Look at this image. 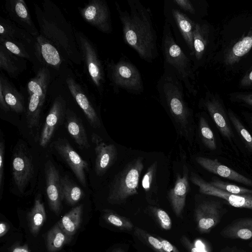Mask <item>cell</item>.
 Wrapping results in <instances>:
<instances>
[{
  "mask_svg": "<svg viewBox=\"0 0 252 252\" xmlns=\"http://www.w3.org/2000/svg\"><path fill=\"white\" fill-rule=\"evenodd\" d=\"M129 10H123L118 2L116 9L122 26L125 43L143 60L153 63L158 55L157 40L151 9L139 0H127Z\"/></svg>",
  "mask_w": 252,
  "mask_h": 252,
  "instance_id": "6da1fadb",
  "label": "cell"
},
{
  "mask_svg": "<svg viewBox=\"0 0 252 252\" xmlns=\"http://www.w3.org/2000/svg\"><path fill=\"white\" fill-rule=\"evenodd\" d=\"M184 86L170 66L163 64V72L156 88L160 103L189 141L192 133V112L186 100Z\"/></svg>",
  "mask_w": 252,
  "mask_h": 252,
  "instance_id": "7a4b0ae2",
  "label": "cell"
},
{
  "mask_svg": "<svg viewBox=\"0 0 252 252\" xmlns=\"http://www.w3.org/2000/svg\"><path fill=\"white\" fill-rule=\"evenodd\" d=\"M42 7L34 4L40 34L63 51L72 62L79 63L82 58L71 25L54 3L46 0Z\"/></svg>",
  "mask_w": 252,
  "mask_h": 252,
  "instance_id": "3957f363",
  "label": "cell"
},
{
  "mask_svg": "<svg viewBox=\"0 0 252 252\" xmlns=\"http://www.w3.org/2000/svg\"><path fill=\"white\" fill-rule=\"evenodd\" d=\"M161 50L163 64L173 69L189 94L195 95V74L192 62L177 43L171 27L164 21L162 32Z\"/></svg>",
  "mask_w": 252,
  "mask_h": 252,
  "instance_id": "277c9868",
  "label": "cell"
},
{
  "mask_svg": "<svg viewBox=\"0 0 252 252\" xmlns=\"http://www.w3.org/2000/svg\"><path fill=\"white\" fill-rule=\"evenodd\" d=\"M144 167V158L138 157L115 175L109 187V203L120 205L126 202L130 196L138 194L140 178Z\"/></svg>",
  "mask_w": 252,
  "mask_h": 252,
  "instance_id": "5b68a950",
  "label": "cell"
},
{
  "mask_svg": "<svg viewBox=\"0 0 252 252\" xmlns=\"http://www.w3.org/2000/svg\"><path fill=\"white\" fill-rule=\"evenodd\" d=\"M107 77L114 92L120 90L140 94L144 92L142 75L138 68L126 56H122L117 62L107 59L105 61Z\"/></svg>",
  "mask_w": 252,
  "mask_h": 252,
  "instance_id": "8992f818",
  "label": "cell"
},
{
  "mask_svg": "<svg viewBox=\"0 0 252 252\" xmlns=\"http://www.w3.org/2000/svg\"><path fill=\"white\" fill-rule=\"evenodd\" d=\"M165 21L170 25L177 43L190 57L193 55V35L196 22L180 10L172 0H165Z\"/></svg>",
  "mask_w": 252,
  "mask_h": 252,
  "instance_id": "52a82bcc",
  "label": "cell"
},
{
  "mask_svg": "<svg viewBox=\"0 0 252 252\" xmlns=\"http://www.w3.org/2000/svg\"><path fill=\"white\" fill-rule=\"evenodd\" d=\"M75 36L90 77L98 92L102 94L105 82V73L96 48L83 32H75Z\"/></svg>",
  "mask_w": 252,
  "mask_h": 252,
  "instance_id": "ba28073f",
  "label": "cell"
},
{
  "mask_svg": "<svg viewBox=\"0 0 252 252\" xmlns=\"http://www.w3.org/2000/svg\"><path fill=\"white\" fill-rule=\"evenodd\" d=\"M12 173L14 183L21 193H24L34 174L32 155L26 145L17 143L12 154Z\"/></svg>",
  "mask_w": 252,
  "mask_h": 252,
  "instance_id": "9c48e42d",
  "label": "cell"
},
{
  "mask_svg": "<svg viewBox=\"0 0 252 252\" xmlns=\"http://www.w3.org/2000/svg\"><path fill=\"white\" fill-rule=\"evenodd\" d=\"M83 19L100 32H112L113 28L111 14L107 2L104 0H90L79 8Z\"/></svg>",
  "mask_w": 252,
  "mask_h": 252,
  "instance_id": "30bf717a",
  "label": "cell"
},
{
  "mask_svg": "<svg viewBox=\"0 0 252 252\" xmlns=\"http://www.w3.org/2000/svg\"><path fill=\"white\" fill-rule=\"evenodd\" d=\"M52 147L67 163L81 184L86 187V172L89 171L88 162L81 157L65 138L57 139L52 142Z\"/></svg>",
  "mask_w": 252,
  "mask_h": 252,
  "instance_id": "8fae6325",
  "label": "cell"
},
{
  "mask_svg": "<svg viewBox=\"0 0 252 252\" xmlns=\"http://www.w3.org/2000/svg\"><path fill=\"white\" fill-rule=\"evenodd\" d=\"M190 180L203 194L222 198L234 207L252 210V194L240 195L227 192L212 186L194 173H191Z\"/></svg>",
  "mask_w": 252,
  "mask_h": 252,
  "instance_id": "7c38bea8",
  "label": "cell"
},
{
  "mask_svg": "<svg viewBox=\"0 0 252 252\" xmlns=\"http://www.w3.org/2000/svg\"><path fill=\"white\" fill-rule=\"evenodd\" d=\"M66 102L61 96L54 100L46 118L44 126L39 138V144L43 148L50 142L57 127L65 119Z\"/></svg>",
  "mask_w": 252,
  "mask_h": 252,
  "instance_id": "4fadbf2b",
  "label": "cell"
},
{
  "mask_svg": "<svg viewBox=\"0 0 252 252\" xmlns=\"http://www.w3.org/2000/svg\"><path fill=\"white\" fill-rule=\"evenodd\" d=\"M92 142L95 145L94 171L98 176H103L117 160L118 151L113 144H107L96 133L92 134Z\"/></svg>",
  "mask_w": 252,
  "mask_h": 252,
  "instance_id": "5bb4252c",
  "label": "cell"
},
{
  "mask_svg": "<svg viewBox=\"0 0 252 252\" xmlns=\"http://www.w3.org/2000/svg\"><path fill=\"white\" fill-rule=\"evenodd\" d=\"M46 193L51 210L56 214H60L62 201L61 179L59 171L50 160L45 164Z\"/></svg>",
  "mask_w": 252,
  "mask_h": 252,
  "instance_id": "9a60e30c",
  "label": "cell"
},
{
  "mask_svg": "<svg viewBox=\"0 0 252 252\" xmlns=\"http://www.w3.org/2000/svg\"><path fill=\"white\" fill-rule=\"evenodd\" d=\"M6 12L13 22L35 37L39 33L31 17L29 8L24 0H7Z\"/></svg>",
  "mask_w": 252,
  "mask_h": 252,
  "instance_id": "2e32d148",
  "label": "cell"
},
{
  "mask_svg": "<svg viewBox=\"0 0 252 252\" xmlns=\"http://www.w3.org/2000/svg\"><path fill=\"white\" fill-rule=\"evenodd\" d=\"M66 83L71 94L83 111L90 125L94 128H100L99 117L81 86L70 77L66 78Z\"/></svg>",
  "mask_w": 252,
  "mask_h": 252,
  "instance_id": "e0dca14e",
  "label": "cell"
},
{
  "mask_svg": "<svg viewBox=\"0 0 252 252\" xmlns=\"http://www.w3.org/2000/svg\"><path fill=\"white\" fill-rule=\"evenodd\" d=\"M194 217L199 232H209L220 221V210L218 203L215 201L200 203L194 211Z\"/></svg>",
  "mask_w": 252,
  "mask_h": 252,
  "instance_id": "ac0fdd59",
  "label": "cell"
},
{
  "mask_svg": "<svg viewBox=\"0 0 252 252\" xmlns=\"http://www.w3.org/2000/svg\"><path fill=\"white\" fill-rule=\"evenodd\" d=\"M207 110L221 134L228 139L234 135L224 110L219 100L207 93L201 102Z\"/></svg>",
  "mask_w": 252,
  "mask_h": 252,
  "instance_id": "d6986e66",
  "label": "cell"
},
{
  "mask_svg": "<svg viewBox=\"0 0 252 252\" xmlns=\"http://www.w3.org/2000/svg\"><path fill=\"white\" fill-rule=\"evenodd\" d=\"M189 170L185 166L183 175L180 173L177 175L174 186L168 193L171 206L177 217L181 216L185 206L189 190Z\"/></svg>",
  "mask_w": 252,
  "mask_h": 252,
  "instance_id": "ffe728a7",
  "label": "cell"
},
{
  "mask_svg": "<svg viewBox=\"0 0 252 252\" xmlns=\"http://www.w3.org/2000/svg\"><path fill=\"white\" fill-rule=\"evenodd\" d=\"M196 161L208 171L221 177L252 187V180L230 168L222 164L217 159L197 157Z\"/></svg>",
  "mask_w": 252,
  "mask_h": 252,
  "instance_id": "44dd1931",
  "label": "cell"
},
{
  "mask_svg": "<svg viewBox=\"0 0 252 252\" xmlns=\"http://www.w3.org/2000/svg\"><path fill=\"white\" fill-rule=\"evenodd\" d=\"M34 45L35 56L40 62L56 69L59 68L62 59L53 43L40 33L35 37Z\"/></svg>",
  "mask_w": 252,
  "mask_h": 252,
  "instance_id": "7402d4cb",
  "label": "cell"
},
{
  "mask_svg": "<svg viewBox=\"0 0 252 252\" xmlns=\"http://www.w3.org/2000/svg\"><path fill=\"white\" fill-rule=\"evenodd\" d=\"M210 30L206 24L196 22L193 35V55L191 61L194 71L203 63L209 43Z\"/></svg>",
  "mask_w": 252,
  "mask_h": 252,
  "instance_id": "603a6c76",
  "label": "cell"
},
{
  "mask_svg": "<svg viewBox=\"0 0 252 252\" xmlns=\"http://www.w3.org/2000/svg\"><path fill=\"white\" fill-rule=\"evenodd\" d=\"M65 120L67 131L79 148L89 149L90 145L81 119L72 110L67 108Z\"/></svg>",
  "mask_w": 252,
  "mask_h": 252,
  "instance_id": "cb8c5ba5",
  "label": "cell"
},
{
  "mask_svg": "<svg viewBox=\"0 0 252 252\" xmlns=\"http://www.w3.org/2000/svg\"><path fill=\"white\" fill-rule=\"evenodd\" d=\"M0 93L3 95L5 102L11 111L17 113L24 111V96L2 73L0 76Z\"/></svg>",
  "mask_w": 252,
  "mask_h": 252,
  "instance_id": "d4e9b609",
  "label": "cell"
},
{
  "mask_svg": "<svg viewBox=\"0 0 252 252\" xmlns=\"http://www.w3.org/2000/svg\"><path fill=\"white\" fill-rule=\"evenodd\" d=\"M225 238L249 240L252 238V218H242L234 220L220 232Z\"/></svg>",
  "mask_w": 252,
  "mask_h": 252,
  "instance_id": "484cf974",
  "label": "cell"
},
{
  "mask_svg": "<svg viewBox=\"0 0 252 252\" xmlns=\"http://www.w3.org/2000/svg\"><path fill=\"white\" fill-rule=\"evenodd\" d=\"M27 218L31 233L36 237L39 233L46 219L45 206L40 195L34 200L33 206L27 213Z\"/></svg>",
  "mask_w": 252,
  "mask_h": 252,
  "instance_id": "4316f807",
  "label": "cell"
},
{
  "mask_svg": "<svg viewBox=\"0 0 252 252\" xmlns=\"http://www.w3.org/2000/svg\"><path fill=\"white\" fill-rule=\"evenodd\" d=\"M158 162L154 161L148 168L142 179V186L146 198L150 204H155L158 199L157 184Z\"/></svg>",
  "mask_w": 252,
  "mask_h": 252,
  "instance_id": "83f0119b",
  "label": "cell"
},
{
  "mask_svg": "<svg viewBox=\"0 0 252 252\" xmlns=\"http://www.w3.org/2000/svg\"><path fill=\"white\" fill-rule=\"evenodd\" d=\"M83 205L80 204L66 213L57 223L69 236L72 237L79 228L82 220Z\"/></svg>",
  "mask_w": 252,
  "mask_h": 252,
  "instance_id": "f1b7e54d",
  "label": "cell"
},
{
  "mask_svg": "<svg viewBox=\"0 0 252 252\" xmlns=\"http://www.w3.org/2000/svg\"><path fill=\"white\" fill-rule=\"evenodd\" d=\"M0 38H7L30 43L32 36L8 19L0 18Z\"/></svg>",
  "mask_w": 252,
  "mask_h": 252,
  "instance_id": "f546056e",
  "label": "cell"
},
{
  "mask_svg": "<svg viewBox=\"0 0 252 252\" xmlns=\"http://www.w3.org/2000/svg\"><path fill=\"white\" fill-rule=\"evenodd\" d=\"M18 57L0 45V68L11 77L16 78L24 70V63Z\"/></svg>",
  "mask_w": 252,
  "mask_h": 252,
  "instance_id": "4dcf8cb0",
  "label": "cell"
},
{
  "mask_svg": "<svg viewBox=\"0 0 252 252\" xmlns=\"http://www.w3.org/2000/svg\"><path fill=\"white\" fill-rule=\"evenodd\" d=\"M61 193L63 200L70 205H74L84 196L83 190L68 176L61 177Z\"/></svg>",
  "mask_w": 252,
  "mask_h": 252,
  "instance_id": "1f68e13d",
  "label": "cell"
},
{
  "mask_svg": "<svg viewBox=\"0 0 252 252\" xmlns=\"http://www.w3.org/2000/svg\"><path fill=\"white\" fill-rule=\"evenodd\" d=\"M57 222L48 232L46 236V247L49 252H56L61 250L71 240Z\"/></svg>",
  "mask_w": 252,
  "mask_h": 252,
  "instance_id": "d6a6232c",
  "label": "cell"
},
{
  "mask_svg": "<svg viewBox=\"0 0 252 252\" xmlns=\"http://www.w3.org/2000/svg\"><path fill=\"white\" fill-rule=\"evenodd\" d=\"M252 47V33L243 37L235 43L225 56V62L227 64H233L249 52Z\"/></svg>",
  "mask_w": 252,
  "mask_h": 252,
  "instance_id": "836d02e7",
  "label": "cell"
},
{
  "mask_svg": "<svg viewBox=\"0 0 252 252\" xmlns=\"http://www.w3.org/2000/svg\"><path fill=\"white\" fill-rule=\"evenodd\" d=\"M103 218L108 223L122 230L129 231L134 227L132 222L129 219L111 210H104Z\"/></svg>",
  "mask_w": 252,
  "mask_h": 252,
  "instance_id": "e575fe53",
  "label": "cell"
},
{
  "mask_svg": "<svg viewBox=\"0 0 252 252\" xmlns=\"http://www.w3.org/2000/svg\"><path fill=\"white\" fill-rule=\"evenodd\" d=\"M199 130L201 140L205 146L210 150H215L217 146L214 133L206 120L202 116L199 118Z\"/></svg>",
  "mask_w": 252,
  "mask_h": 252,
  "instance_id": "d590c367",
  "label": "cell"
},
{
  "mask_svg": "<svg viewBox=\"0 0 252 252\" xmlns=\"http://www.w3.org/2000/svg\"><path fill=\"white\" fill-rule=\"evenodd\" d=\"M134 235L142 242L152 249L155 252H164L160 241L158 237L154 236L147 231L135 227Z\"/></svg>",
  "mask_w": 252,
  "mask_h": 252,
  "instance_id": "8d00e7d4",
  "label": "cell"
},
{
  "mask_svg": "<svg viewBox=\"0 0 252 252\" xmlns=\"http://www.w3.org/2000/svg\"><path fill=\"white\" fill-rule=\"evenodd\" d=\"M0 45L13 55L21 58L30 59V56L22 42L7 38H0Z\"/></svg>",
  "mask_w": 252,
  "mask_h": 252,
  "instance_id": "74e56055",
  "label": "cell"
},
{
  "mask_svg": "<svg viewBox=\"0 0 252 252\" xmlns=\"http://www.w3.org/2000/svg\"><path fill=\"white\" fill-rule=\"evenodd\" d=\"M228 117L237 132L241 135L246 145L252 152V136L233 111L228 110Z\"/></svg>",
  "mask_w": 252,
  "mask_h": 252,
  "instance_id": "f35d334b",
  "label": "cell"
},
{
  "mask_svg": "<svg viewBox=\"0 0 252 252\" xmlns=\"http://www.w3.org/2000/svg\"><path fill=\"white\" fill-rule=\"evenodd\" d=\"M209 183L212 186L230 193L240 195L252 194V189L229 184L218 178H213Z\"/></svg>",
  "mask_w": 252,
  "mask_h": 252,
  "instance_id": "ab89813d",
  "label": "cell"
},
{
  "mask_svg": "<svg viewBox=\"0 0 252 252\" xmlns=\"http://www.w3.org/2000/svg\"><path fill=\"white\" fill-rule=\"evenodd\" d=\"M149 210L161 228L165 230H168L171 228V220L164 210L155 206H150Z\"/></svg>",
  "mask_w": 252,
  "mask_h": 252,
  "instance_id": "60d3db41",
  "label": "cell"
},
{
  "mask_svg": "<svg viewBox=\"0 0 252 252\" xmlns=\"http://www.w3.org/2000/svg\"><path fill=\"white\" fill-rule=\"evenodd\" d=\"M4 156H5V144L4 141L1 137L0 142V198L3 192V186L4 180Z\"/></svg>",
  "mask_w": 252,
  "mask_h": 252,
  "instance_id": "b9f144b4",
  "label": "cell"
},
{
  "mask_svg": "<svg viewBox=\"0 0 252 252\" xmlns=\"http://www.w3.org/2000/svg\"><path fill=\"white\" fill-rule=\"evenodd\" d=\"M181 242L182 245L189 252H202L185 235L182 236L181 238Z\"/></svg>",
  "mask_w": 252,
  "mask_h": 252,
  "instance_id": "7bdbcfd3",
  "label": "cell"
},
{
  "mask_svg": "<svg viewBox=\"0 0 252 252\" xmlns=\"http://www.w3.org/2000/svg\"><path fill=\"white\" fill-rule=\"evenodd\" d=\"M158 238L161 242L164 252H180L174 245L167 240L159 236Z\"/></svg>",
  "mask_w": 252,
  "mask_h": 252,
  "instance_id": "ee69618b",
  "label": "cell"
},
{
  "mask_svg": "<svg viewBox=\"0 0 252 252\" xmlns=\"http://www.w3.org/2000/svg\"><path fill=\"white\" fill-rule=\"evenodd\" d=\"M9 252H31L28 244L15 243L10 248Z\"/></svg>",
  "mask_w": 252,
  "mask_h": 252,
  "instance_id": "f6af8a7d",
  "label": "cell"
},
{
  "mask_svg": "<svg viewBox=\"0 0 252 252\" xmlns=\"http://www.w3.org/2000/svg\"><path fill=\"white\" fill-rule=\"evenodd\" d=\"M252 84V69L251 71L242 79L241 81V85L242 86L246 87Z\"/></svg>",
  "mask_w": 252,
  "mask_h": 252,
  "instance_id": "bcb514c9",
  "label": "cell"
},
{
  "mask_svg": "<svg viewBox=\"0 0 252 252\" xmlns=\"http://www.w3.org/2000/svg\"><path fill=\"white\" fill-rule=\"evenodd\" d=\"M9 225L6 222L1 221L0 222V237L4 236L9 231Z\"/></svg>",
  "mask_w": 252,
  "mask_h": 252,
  "instance_id": "7dc6e473",
  "label": "cell"
},
{
  "mask_svg": "<svg viewBox=\"0 0 252 252\" xmlns=\"http://www.w3.org/2000/svg\"><path fill=\"white\" fill-rule=\"evenodd\" d=\"M239 98L245 103L252 105V95H240Z\"/></svg>",
  "mask_w": 252,
  "mask_h": 252,
  "instance_id": "c3c4849f",
  "label": "cell"
},
{
  "mask_svg": "<svg viewBox=\"0 0 252 252\" xmlns=\"http://www.w3.org/2000/svg\"><path fill=\"white\" fill-rule=\"evenodd\" d=\"M113 252H125L121 249H118L115 250Z\"/></svg>",
  "mask_w": 252,
  "mask_h": 252,
  "instance_id": "681fc988",
  "label": "cell"
},
{
  "mask_svg": "<svg viewBox=\"0 0 252 252\" xmlns=\"http://www.w3.org/2000/svg\"><path fill=\"white\" fill-rule=\"evenodd\" d=\"M251 122H252V117L251 118Z\"/></svg>",
  "mask_w": 252,
  "mask_h": 252,
  "instance_id": "f907efd6",
  "label": "cell"
},
{
  "mask_svg": "<svg viewBox=\"0 0 252 252\" xmlns=\"http://www.w3.org/2000/svg\"><path fill=\"white\" fill-rule=\"evenodd\" d=\"M251 245L252 246V243H251Z\"/></svg>",
  "mask_w": 252,
  "mask_h": 252,
  "instance_id": "816d5d0a",
  "label": "cell"
}]
</instances>
